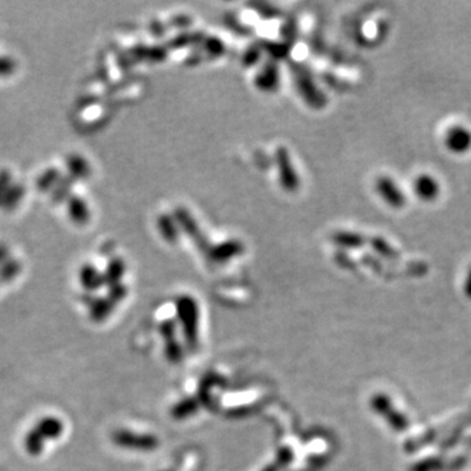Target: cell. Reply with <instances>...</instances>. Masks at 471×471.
Wrapping results in <instances>:
<instances>
[{
  "label": "cell",
  "mask_w": 471,
  "mask_h": 471,
  "mask_svg": "<svg viewBox=\"0 0 471 471\" xmlns=\"http://www.w3.org/2000/svg\"><path fill=\"white\" fill-rule=\"evenodd\" d=\"M444 146L453 155H463L471 149V130L463 125L449 127L444 135Z\"/></svg>",
  "instance_id": "1"
},
{
  "label": "cell",
  "mask_w": 471,
  "mask_h": 471,
  "mask_svg": "<svg viewBox=\"0 0 471 471\" xmlns=\"http://www.w3.org/2000/svg\"><path fill=\"white\" fill-rule=\"evenodd\" d=\"M412 192L423 202H432L439 198L442 186L440 182L436 179V177L432 175H419L415 177L412 183Z\"/></svg>",
  "instance_id": "2"
},
{
  "label": "cell",
  "mask_w": 471,
  "mask_h": 471,
  "mask_svg": "<svg viewBox=\"0 0 471 471\" xmlns=\"http://www.w3.org/2000/svg\"><path fill=\"white\" fill-rule=\"evenodd\" d=\"M34 428L44 437V442H55L64 433V423L58 416L47 415L41 418Z\"/></svg>",
  "instance_id": "3"
},
{
  "label": "cell",
  "mask_w": 471,
  "mask_h": 471,
  "mask_svg": "<svg viewBox=\"0 0 471 471\" xmlns=\"http://www.w3.org/2000/svg\"><path fill=\"white\" fill-rule=\"evenodd\" d=\"M379 192L380 195L383 196V201L392 207H400L403 206L405 203V195L403 192L399 190V188H397V185L394 183L393 179H390L389 177L387 178H383V179H380L379 182Z\"/></svg>",
  "instance_id": "4"
},
{
  "label": "cell",
  "mask_w": 471,
  "mask_h": 471,
  "mask_svg": "<svg viewBox=\"0 0 471 471\" xmlns=\"http://www.w3.org/2000/svg\"><path fill=\"white\" fill-rule=\"evenodd\" d=\"M44 445H46V442L44 437L37 432L36 428H31L28 431L24 439V448L29 456H41L44 453Z\"/></svg>",
  "instance_id": "5"
},
{
  "label": "cell",
  "mask_w": 471,
  "mask_h": 471,
  "mask_svg": "<svg viewBox=\"0 0 471 471\" xmlns=\"http://www.w3.org/2000/svg\"><path fill=\"white\" fill-rule=\"evenodd\" d=\"M80 281H81L83 287L92 291V290H97L101 285V277L99 275L96 268H93L90 266H86L81 268Z\"/></svg>",
  "instance_id": "6"
},
{
  "label": "cell",
  "mask_w": 471,
  "mask_h": 471,
  "mask_svg": "<svg viewBox=\"0 0 471 471\" xmlns=\"http://www.w3.org/2000/svg\"><path fill=\"white\" fill-rule=\"evenodd\" d=\"M59 181H60V178H59L58 170L57 169H49L38 178L37 185H38L40 190L49 192V190H53L58 185Z\"/></svg>",
  "instance_id": "7"
},
{
  "label": "cell",
  "mask_w": 471,
  "mask_h": 471,
  "mask_svg": "<svg viewBox=\"0 0 471 471\" xmlns=\"http://www.w3.org/2000/svg\"><path fill=\"white\" fill-rule=\"evenodd\" d=\"M20 270H21V265L16 259L5 261L0 267V281L7 283L15 279L16 277L20 274Z\"/></svg>",
  "instance_id": "8"
},
{
  "label": "cell",
  "mask_w": 471,
  "mask_h": 471,
  "mask_svg": "<svg viewBox=\"0 0 471 471\" xmlns=\"http://www.w3.org/2000/svg\"><path fill=\"white\" fill-rule=\"evenodd\" d=\"M70 214L71 218L77 222H84L88 218V209L87 206L83 201H80L79 198H73L70 202Z\"/></svg>",
  "instance_id": "9"
},
{
  "label": "cell",
  "mask_w": 471,
  "mask_h": 471,
  "mask_svg": "<svg viewBox=\"0 0 471 471\" xmlns=\"http://www.w3.org/2000/svg\"><path fill=\"white\" fill-rule=\"evenodd\" d=\"M23 194H24L23 186L12 185L11 189L5 194V196H4V199L1 201L0 205L5 207V208H12V207H15L16 205L18 203V201L23 198Z\"/></svg>",
  "instance_id": "10"
},
{
  "label": "cell",
  "mask_w": 471,
  "mask_h": 471,
  "mask_svg": "<svg viewBox=\"0 0 471 471\" xmlns=\"http://www.w3.org/2000/svg\"><path fill=\"white\" fill-rule=\"evenodd\" d=\"M70 183H71L70 177L59 181L58 185L53 189V198H54L55 202L63 201L68 195V192H70Z\"/></svg>",
  "instance_id": "11"
},
{
  "label": "cell",
  "mask_w": 471,
  "mask_h": 471,
  "mask_svg": "<svg viewBox=\"0 0 471 471\" xmlns=\"http://www.w3.org/2000/svg\"><path fill=\"white\" fill-rule=\"evenodd\" d=\"M68 166H70V172L74 175V177L84 176L88 168L86 162L77 156H74L68 160Z\"/></svg>",
  "instance_id": "12"
},
{
  "label": "cell",
  "mask_w": 471,
  "mask_h": 471,
  "mask_svg": "<svg viewBox=\"0 0 471 471\" xmlns=\"http://www.w3.org/2000/svg\"><path fill=\"white\" fill-rule=\"evenodd\" d=\"M11 176L7 170L0 172V203L4 199L5 194L11 189Z\"/></svg>",
  "instance_id": "13"
},
{
  "label": "cell",
  "mask_w": 471,
  "mask_h": 471,
  "mask_svg": "<svg viewBox=\"0 0 471 471\" xmlns=\"http://www.w3.org/2000/svg\"><path fill=\"white\" fill-rule=\"evenodd\" d=\"M14 68V63L8 59H0V75L10 74Z\"/></svg>",
  "instance_id": "14"
},
{
  "label": "cell",
  "mask_w": 471,
  "mask_h": 471,
  "mask_svg": "<svg viewBox=\"0 0 471 471\" xmlns=\"http://www.w3.org/2000/svg\"><path fill=\"white\" fill-rule=\"evenodd\" d=\"M7 255H8L7 248L4 245H0V267L7 261Z\"/></svg>",
  "instance_id": "15"
}]
</instances>
